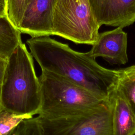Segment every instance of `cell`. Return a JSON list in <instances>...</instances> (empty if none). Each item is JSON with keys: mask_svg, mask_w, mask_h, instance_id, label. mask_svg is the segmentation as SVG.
<instances>
[{"mask_svg": "<svg viewBox=\"0 0 135 135\" xmlns=\"http://www.w3.org/2000/svg\"><path fill=\"white\" fill-rule=\"evenodd\" d=\"M12 131H11V132H10L9 133H8V134H7V135H11V132H12Z\"/></svg>", "mask_w": 135, "mask_h": 135, "instance_id": "17", "label": "cell"}, {"mask_svg": "<svg viewBox=\"0 0 135 135\" xmlns=\"http://www.w3.org/2000/svg\"><path fill=\"white\" fill-rule=\"evenodd\" d=\"M33 56L21 43L7 59L0 86V105L17 115L37 114L41 105V87Z\"/></svg>", "mask_w": 135, "mask_h": 135, "instance_id": "2", "label": "cell"}, {"mask_svg": "<svg viewBox=\"0 0 135 135\" xmlns=\"http://www.w3.org/2000/svg\"><path fill=\"white\" fill-rule=\"evenodd\" d=\"M54 2L55 0H29L17 30L31 37L52 35Z\"/></svg>", "mask_w": 135, "mask_h": 135, "instance_id": "7", "label": "cell"}, {"mask_svg": "<svg viewBox=\"0 0 135 135\" xmlns=\"http://www.w3.org/2000/svg\"><path fill=\"white\" fill-rule=\"evenodd\" d=\"M7 1L0 0V16H7Z\"/></svg>", "mask_w": 135, "mask_h": 135, "instance_id": "16", "label": "cell"}, {"mask_svg": "<svg viewBox=\"0 0 135 135\" xmlns=\"http://www.w3.org/2000/svg\"><path fill=\"white\" fill-rule=\"evenodd\" d=\"M37 117L44 135H113L109 102L80 113L53 119Z\"/></svg>", "mask_w": 135, "mask_h": 135, "instance_id": "5", "label": "cell"}, {"mask_svg": "<svg viewBox=\"0 0 135 135\" xmlns=\"http://www.w3.org/2000/svg\"><path fill=\"white\" fill-rule=\"evenodd\" d=\"M123 28H116L99 33L95 42L88 54L95 59L102 57L111 64L123 65L128 61L127 34Z\"/></svg>", "mask_w": 135, "mask_h": 135, "instance_id": "8", "label": "cell"}, {"mask_svg": "<svg viewBox=\"0 0 135 135\" xmlns=\"http://www.w3.org/2000/svg\"><path fill=\"white\" fill-rule=\"evenodd\" d=\"M22 42L21 32L7 16H0V57L8 59Z\"/></svg>", "mask_w": 135, "mask_h": 135, "instance_id": "10", "label": "cell"}, {"mask_svg": "<svg viewBox=\"0 0 135 135\" xmlns=\"http://www.w3.org/2000/svg\"><path fill=\"white\" fill-rule=\"evenodd\" d=\"M98 24L121 27L135 22V0H89Z\"/></svg>", "mask_w": 135, "mask_h": 135, "instance_id": "6", "label": "cell"}, {"mask_svg": "<svg viewBox=\"0 0 135 135\" xmlns=\"http://www.w3.org/2000/svg\"><path fill=\"white\" fill-rule=\"evenodd\" d=\"M38 79L41 94L39 117L56 118L88 111L108 103L107 98L50 72L42 70Z\"/></svg>", "mask_w": 135, "mask_h": 135, "instance_id": "3", "label": "cell"}, {"mask_svg": "<svg viewBox=\"0 0 135 135\" xmlns=\"http://www.w3.org/2000/svg\"><path fill=\"white\" fill-rule=\"evenodd\" d=\"M1 109H2V108H1V105H0V110H1Z\"/></svg>", "mask_w": 135, "mask_h": 135, "instance_id": "18", "label": "cell"}, {"mask_svg": "<svg viewBox=\"0 0 135 135\" xmlns=\"http://www.w3.org/2000/svg\"><path fill=\"white\" fill-rule=\"evenodd\" d=\"M107 99L111 109L113 135H134L135 116L116 85Z\"/></svg>", "mask_w": 135, "mask_h": 135, "instance_id": "9", "label": "cell"}, {"mask_svg": "<svg viewBox=\"0 0 135 135\" xmlns=\"http://www.w3.org/2000/svg\"><path fill=\"white\" fill-rule=\"evenodd\" d=\"M7 62V59H5L0 57V86L2 83Z\"/></svg>", "mask_w": 135, "mask_h": 135, "instance_id": "15", "label": "cell"}, {"mask_svg": "<svg viewBox=\"0 0 135 135\" xmlns=\"http://www.w3.org/2000/svg\"><path fill=\"white\" fill-rule=\"evenodd\" d=\"M116 87L135 116V64L118 69Z\"/></svg>", "mask_w": 135, "mask_h": 135, "instance_id": "11", "label": "cell"}, {"mask_svg": "<svg viewBox=\"0 0 135 135\" xmlns=\"http://www.w3.org/2000/svg\"><path fill=\"white\" fill-rule=\"evenodd\" d=\"M31 115H17L2 108L0 110V135H7L24 119L32 118Z\"/></svg>", "mask_w": 135, "mask_h": 135, "instance_id": "12", "label": "cell"}, {"mask_svg": "<svg viewBox=\"0 0 135 135\" xmlns=\"http://www.w3.org/2000/svg\"><path fill=\"white\" fill-rule=\"evenodd\" d=\"M29 0H8L6 16L12 24L19 27Z\"/></svg>", "mask_w": 135, "mask_h": 135, "instance_id": "13", "label": "cell"}, {"mask_svg": "<svg viewBox=\"0 0 135 135\" xmlns=\"http://www.w3.org/2000/svg\"><path fill=\"white\" fill-rule=\"evenodd\" d=\"M26 44L41 70L55 74L106 98L116 85L118 69L100 65L88 52L73 50L50 36L31 37Z\"/></svg>", "mask_w": 135, "mask_h": 135, "instance_id": "1", "label": "cell"}, {"mask_svg": "<svg viewBox=\"0 0 135 135\" xmlns=\"http://www.w3.org/2000/svg\"><path fill=\"white\" fill-rule=\"evenodd\" d=\"M7 1H7H8V0H6Z\"/></svg>", "mask_w": 135, "mask_h": 135, "instance_id": "19", "label": "cell"}, {"mask_svg": "<svg viewBox=\"0 0 135 135\" xmlns=\"http://www.w3.org/2000/svg\"><path fill=\"white\" fill-rule=\"evenodd\" d=\"M100 25L91 11L89 0H55L52 14V35L76 44L92 45Z\"/></svg>", "mask_w": 135, "mask_h": 135, "instance_id": "4", "label": "cell"}, {"mask_svg": "<svg viewBox=\"0 0 135 135\" xmlns=\"http://www.w3.org/2000/svg\"><path fill=\"white\" fill-rule=\"evenodd\" d=\"M11 135H44L37 117L24 119L12 131Z\"/></svg>", "mask_w": 135, "mask_h": 135, "instance_id": "14", "label": "cell"}]
</instances>
